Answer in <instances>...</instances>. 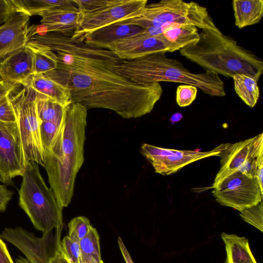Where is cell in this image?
Returning <instances> with one entry per match:
<instances>
[{"instance_id":"1","label":"cell","mask_w":263,"mask_h":263,"mask_svg":"<svg viewBox=\"0 0 263 263\" xmlns=\"http://www.w3.org/2000/svg\"><path fill=\"white\" fill-rule=\"evenodd\" d=\"M114 64L96 62L57 67L45 74L70 90L72 102L111 110L125 119L141 117L153 109L163 92L159 83L139 84L117 74Z\"/></svg>"},{"instance_id":"2","label":"cell","mask_w":263,"mask_h":263,"mask_svg":"<svg viewBox=\"0 0 263 263\" xmlns=\"http://www.w3.org/2000/svg\"><path fill=\"white\" fill-rule=\"evenodd\" d=\"M87 110L77 102L65 106L62 125L50 148L44 151L43 167L62 209L71 201L76 177L84 161Z\"/></svg>"},{"instance_id":"3","label":"cell","mask_w":263,"mask_h":263,"mask_svg":"<svg viewBox=\"0 0 263 263\" xmlns=\"http://www.w3.org/2000/svg\"><path fill=\"white\" fill-rule=\"evenodd\" d=\"M179 52L205 71L228 78L242 74L258 81L263 73L262 60L219 29H202L199 40Z\"/></svg>"},{"instance_id":"4","label":"cell","mask_w":263,"mask_h":263,"mask_svg":"<svg viewBox=\"0 0 263 263\" xmlns=\"http://www.w3.org/2000/svg\"><path fill=\"white\" fill-rule=\"evenodd\" d=\"M160 52L133 60H121L111 69L117 74L139 84L170 82L191 85L213 97L226 95L224 84L219 75L205 71L195 73L178 60Z\"/></svg>"},{"instance_id":"5","label":"cell","mask_w":263,"mask_h":263,"mask_svg":"<svg viewBox=\"0 0 263 263\" xmlns=\"http://www.w3.org/2000/svg\"><path fill=\"white\" fill-rule=\"evenodd\" d=\"M22 176L19 190L20 206L37 230L45 233L55 228V235L61 236L63 209L51 189L46 184L38 164L27 161Z\"/></svg>"},{"instance_id":"6","label":"cell","mask_w":263,"mask_h":263,"mask_svg":"<svg viewBox=\"0 0 263 263\" xmlns=\"http://www.w3.org/2000/svg\"><path fill=\"white\" fill-rule=\"evenodd\" d=\"M145 29L164 24L193 25L200 29L217 30L206 7L196 2L162 0L147 4L134 17L119 22Z\"/></svg>"},{"instance_id":"7","label":"cell","mask_w":263,"mask_h":263,"mask_svg":"<svg viewBox=\"0 0 263 263\" xmlns=\"http://www.w3.org/2000/svg\"><path fill=\"white\" fill-rule=\"evenodd\" d=\"M35 98V92L26 87L16 92L14 91L9 96L15 114L26 161L43 166L45 153L40 137Z\"/></svg>"},{"instance_id":"8","label":"cell","mask_w":263,"mask_h":263,"mask_svg":"<svg viewBox=\"0 0 263 263\" xmlns=\"http://www.w3.org/2000/svg\"><path fill=\"white\" fill-rule=\"evenodd\" d=\"M28 42L45 46L54 51L60 66H70L85 61L117 63L120 59L111 51L90 46L70 36L47 32L45 34L28 35Z\"/></svg>"},{"instance_id":"9","label":"cell","mask_w":263,"mask_h":263,"mask_svg":"<svg viewBox=\"0 0 263 263\" xmlns=\"http://www.w3.org/2000/svg\"><path fill=\"white\" fill-rule=\"evenodd\" d=\"M263 155V133L229 145L221 153L220 168L211 188L235 172L255 178L257 161ZM256 179V178H255Z\"/></svg>"},{"instance_id":"10","label":"cell","mask_w":263,"mask_h":263,"mask_svg":"<svg viewBox=\"0 0 263 263\" xmlns=\"http://www.w3.org/2000/svg\"><path fill=\"white\" fill-rule=\"evenodd\" d=\"M213 189V195L218 203L239 212L257 204L263 199L257 180L240 172L228 176Z\"/></svg>"},{"instance_id":"11","label":"cell","mask_w":263,"mask_h":263,"mask_svg":"<svg viewBox=\"0 0 263 263\" xmlns=\"http://www.w3.org/2000/svg\"><path fill=\"white\" fill-rule=\"evenodd\" d=\"M229 144L222 143L212 150L202 152L164 148L144 143L141 146L140 152L152 164L156 173L170 175L199 160L212 156L220 157Z\"/></svg>"},{"instance_id":"12","label":"cell","mask_w":263,"mask_h":263,"mask_svg":"<svg viewBox=\"0 0 263 263\" xmlns=\"http://www.w3.org/2000/svg\"><path fill=\"white\" fill-rule=\"evenodd\" d=\"M146 0H116L112 4L84 15L83 19L71 36L82 41L92 31L139 14L147 5Z\"/></svg>"},{"instance_id":"13","label":"cell","mask_w":263,"mask_h":263,"mask_svg":"<svg viewBox=\"0 0 263 263\" xmlns=\"http://www.w3.org/2000/svg\"><path fill=\"white\" fill-rule=\"evenodd\" d=\"M27 162L17 122L0 121V173L12 181L23 175Z\"/></svg>"},{"instance_id":"14","label":"cell","mask_w":263,"mask_h":263,"mask_svg":"<svg viewBox=\"0 0 263 263\" xmlns=\"http://www.w3.org/2000/svg\"><path fill=\"white\" fill-rule=\"evenodd\" d=\"M142 32L110 44L107 49L121 60H133L160 52H174L172 46L162 34L151 36Z\"/></svg>"},{"instance_id":"15","label":"cell","mask_w":263,"mask_h":263,"mask_svg":"<svg viewBox=\"0 0 263 263\" xmlns=\"http://www.w3.org/2000/svg\"><path fill=\"white\" fill-rule=\"evenodd\" d=\"M30 16L18 12L0 26V59L26 46Z\"/></svg>"},{"instance_id":"16","label":"cell","mask_w":263,"mask_h":263,"mask_svg":"<svg viewBox=\"0 0 263 263\" xmlns=\"http://www.w3.org/2000/svg\"><path fill=\"white\" fill-rule=\"evenodd\" d=\"M33 73V54L27 46L0 59V79L5 82L22 85Z\"/></svg>"},{"instance_id":"17","label":"cell","mask_w":263,"mask_h":263,"mask_svg":"<svg viewBox=\"0 0 263 263\" xmlns=\"http://www.w3.org/2000/svg\"><path fill=\"white\" fill-rule=\"evenodd\" d=\"M41 25L47 32H54L71 36L81 23L84 14L78 10L59 9L44 12Z\"/></svg>"},{"instance_id":"18","label":"cell","mask_w":263,"mask_h":263,"mask_svg":"<svg viewBox=\"0 0 263 263\" xmlns=\"http://www.w3.org/2000/svg\"><path fill=\"white\" fill-rule=\"evenodd\" d=\"M143 30L140 26L119 22L86 34L82 41L91 46L107 49L110 44L138 34Z\"/></svg>"},{"instance_id":"19","label":"cell","mask_w":263,"mask_h":263,"mask_svg":"<svg viewBox=\"0 0 263 263\" xmlns=\"http://www.w3.org/2000/svg\"><path fill=\"white\" fill-rule=\"evenodd\" d=\"M22 85L31 89L36 94L57 102L64 107L72 102L68 88L44 74H32Z\"/></svg>"},{"instance_id":"20","label":"cell","mask_w":263,"mask_h":263,"mask_svg":"<svg viewBox=\"0 0 263 263\" xmlns=\"http://www.w3.org/2000/svg\"><path fill=\"white\" fill-rule=\"evenodd\" d=\"M235 25L239 29L258 23L263 16V1L234 0Z\"/></svg>"},{"instance_id":"21","label":"cell","mask_w":263,"mask_h":263,"mask_svg":"<svg viewBox=\"0 0 263 263\" xmlns=\"http://www.w3.org/2000/svg\"><path fill=\"white\" fill-rule=\"evenodd\" d=\"M221 237L225 245L228 263H257L247 238L224 232Z\"/></svg>"},{"instance_id":"22","label":"cell","mask_w":263,"mask_h":263,"mask_svg":"<svg viewBox=\"0 0 263 263\" xmlns=\"http://www.w3.org/2000/svg\"><path fill=\"white\" fill-rule=\"evenodd\" d=\"M162 35L173 47L180 50L197 42L199 39L198 28L193 25L176 24L165 30Z\"/></svg>"},{"instance_id":"23","label":"cell","mask_w":263,"mask_h":263,"mask_svg":"<svg viewBox=\"0 0 263 263\" xmlns=\"http://www.w3.org/2000/svg\"><path fill=\"white\" fill-rule=\"evenodd\" d=\"M33 54L34 73L46 74L55 69L58 65L56 53L48 47L28 42Z\"/></svg>"},{"instance_id":"24","label":"cell","mask_w":263,"mask_h":263,"mask_svg":"<svg viewBox=\"0 0 263 263\" xmlns=\"http://www.w3.org/2000/svg\"><path fill=\"white\" fill-rule=\"evenodd\" d=\"M235 91L243 102L251 108L254 107L259 98L257 81L246 74H238L232 78Z\"/></svg>"},{"instance_id":"25","label":"cell","mask_w":263,"mask_h":263,"mask_svg":"<svg viewBox=\"0 0 263 263\" xmlns=\"http://www.w3.org/2000/svg\"><path fill=\"white\" fill-rule=\"evenodd\" d=\"M23 12L30 16L59 9L78 10L71 0H19Z\"/></svg>"},{"instance_id":"26","label":"cell","mask_w":263,"mask_h":263,"mask_svg":"<svg viewBox=\"0 0 263 263\" xmlns=\"http://www.w3.org/2000/svg\"><path fill=\"white\" fill-rule=\"evenodd\" d=\"M79 245L82 263H104L101 254L100 237L92 226L87 235L79 241Z\"/></svg>"},{"instance_id":"27","label":"cell","mask_w":263,"mask_h":263,"mask_svg":"<svg viewBox=\"0 0 263 263\" xmlns=\"http://www.w3.org/2000/svg\"><path fill=\"white\" fill-rule=\"evenodd\" d=\"M35 103L40 122L52 121L63 116L64 107L46 97L36 93Z\"/></svg>"},{"instance_id":"28","label":"cell","mask_w":263,"mask_h":263,"mask_svg":"<svg viewBox=\"0 0 263 263\" xmlns=\"http://www.w3.org/2000/svg\"><path fill=\"white\" fill-rule=\"evenodd\" d=\"M63 122V116L62 118L52 121L40 122V137L44 151L49 149L51 146Z\"/></svg>"},{"instance_id":"29","label":"cell","mask_w":263,"mask_h":263,"mask_svg":"<svg viewBox=\"0 0 263 263\" xmlns=\"http://www.w3.org/2000/svg\"><path fill=\"white\" fill-rule=\"evenodd\" d=\"M91 226L87 217L83 216L76 217L68 224V236L71 239L79 242L87 235Z\"/></svg>"},{"instance_id":"30","label":"cell","mask_w":263,"mask_h":263,"mask_svg":"<svg viewBox=\"0 0 263 263\" xmlns=\"http://www.w3.org/2000/svg\"><path fill=\"white\" fill-rule=\"evenodd\" d=\"M63 255L69 263H82L79 242L65 236L60 242Z\"/></svg>"},{"instance_id":"31","label":"cell","mask_w":263,"mask_h":263,"mask_svg":"<svg viewBox=\"0 0 263 263\" xmlns=\"http://www.w3.org/2000/svg\"><path fill=\"white\" fill-rule=\"evenodd\" d=\"M240 216L245 221L263 232V203L246 209L240 212Z\"/></svg>"},{"instance_id":"32","label":"cell","mask_w":263,"mask_h":263,"mask_svg":"<svg viewBox=\"0 0 263 263\" xmlns=\"http://www.w3.org/2000/svg\"><path fill=\"white\" fill-rule=\"evenodd\" d=\"M197 88L194 86L182 84L178 86L176 92V100L180 107H186L191 105L195 100Z\"/></svg>"},{"instance_id":"33","label":"cell","mask_w":263,"mask_h":263,"mask_svg":"<svg viewBox=\"0 0 263 263\" xmlns=\"http://www.w3.org/2000/svg\"><path fill=\"white\" fill-rule=\"evenodd\" d=\"M78 9L84 15L105 8L113 3L116 0H74L72 1Z\"/></svg>"},{"instance_id":"34","label":"cell","mask_w":263,"mask_h":263,"mask_svg":"<svg viewBox=\"0 0 263 263\" xmlns=\"http://www.w3.org/2000/svg\"><path fill=\"white\" fill-rule=\"evenodd\" d=\"M18 12H23L19 0H0V26Z\"/></svg>"},{"instance_id":"35","label":"cell","mask_w":263,"mask_h":263,"mask_svg":"<svg viewBox=\"0 0 263 263\" xmlns=\"http://www.w3.org/2000/svg\"><path fill=\"white\" fill-rule=\"evenodd\" d=\"M9 96L0 99V121L16 122V118Z\"/></svg>"},{"instance_id":"36","label":"cell","mask_w":263,"mask_h":263,"mask_svg":"<svg viewBox=\"0 0 263 263\" xmlns=\"http://www.w3.org/2000/svg\"><path fill=\"white\" fill-rule=\"evenodd\" d=\"M12 195V191L8 189L5 185L0 184V212L5 211Z\"/></svg>"},{"instance_id":"37","label":"cell","mask_w":263,"mask_h":263,"mask_svg":"<svg viewBox=\"0 0 263 263\" xmlns=\"http://www.w3.org/2000/svg\"><path fill=\"white\" fill-rule=\"evenodd\" d=\"M60 240L55 239V247L53 253L50 257L49 263H69L62 254L60 247Z\"/></svg>"},{"instance_id":"38","label":"cell","mask_w":263,"mask_h":263,"mask_svg":"<svg viewBox=\"0 0 263 263\" xmlns=\"http://www.w3.org/2000/svg\"><path fill=\"white\" fill-rule=\"evenodd\" d=\"M17 87V85L8 83L0 79V99L9 96Z\"/></svg>"},{"instance_id":"39","label":"cell","mask_w":263,"mask_h":263,"mask_svg":"<svg viewBox=\"0 0 263 263\" xmlns=\"http://www.w3.org/2000/svg\"><path fill=\"white\" fill-rule=\"evenodd\" d=\"M0 263H14L6 244L0 237Z\"/></svg>"},{"instance_id":"40","label":"cell","mask_w":263,"mask_h":263,"mask_svg":"<svg viewBox=\"0 0 263 263\" xmlns=\"http://www.w3.org/2000/svg\"><path fill=\"white\" fill-rule=\"evenodd\" d=\"M118 243L125 263H134L128 251L120 236L118 238Z\"/></svg>"},{"instance_id":"41","label":"cell","mask_w":263,"mask_h":263,"mask_svg":"<svg viewBox=\"0 0 263 263\" xmlns=\"http://www.w3.org/2000/svg\"><path fill=\"white\" fill-rule=\"evenodd\" d=\"M183 118V115L180 112H176L173 114L171 117L170 119V122L172 124H174L176 122H177L180 121Z\"/></svg>"},{"instance_id":"42","label":"cell","mask_w":263,"mask_h":263,"mask_svg":"<svg viewBox=\"0 0 263 263\" xmlns=\"http://www.w3.org/2000/svg\"><path fill=\"white\" fill-rule=\"evenodd\" d=\"M0 182L6 183L8 185L13 184L12 181H10L7 179L6 177H5L1 173H0Z\"/></svg>"},{"instance_id":"43","label":"cell","mask_w":263,"mask_h":263,"mask_svg":"<svg viewBox=\"0 0 263 263\" xmlns=\"http://www.w3.org/2000/svg\"><path fill=\"white\" fill-rule=\"evenodd\" d=\"M15 263H29V262L26 259V258H25L22 256H19L18 258H17L16 259Z\"/></svg>"},{"instance_id":"44","label":"cell","mask_w":263,"mask_h":263,"mask_svg":"<svg viewBox=\"0 0 263 263\" xmlns=\"http://www.w3.org/2000/svg\"><path fill=\"white\" fill-rule=\"evenodd\" d=\"M223 263H228V261L227 260V259L225 260L224 262Z\"/></svg>"}]
</instances>
